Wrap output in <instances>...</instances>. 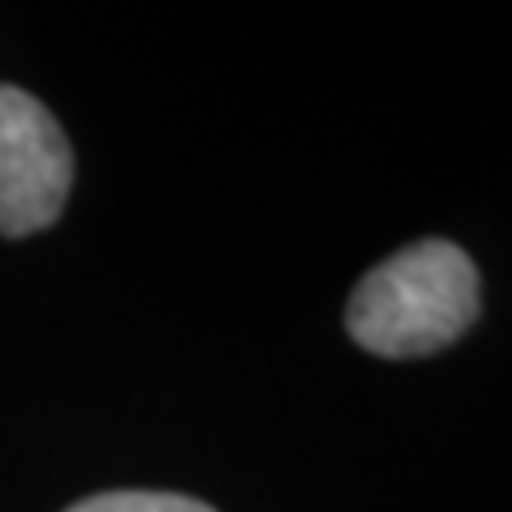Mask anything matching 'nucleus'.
I'll return each mask as SVG.
<instances>
[{
    "label": "nucleus",
    "instance_id": "nucleus-1",
    "mask_svg": "<svg viewBox=\"0 0 512 512\" xmlns=\"http://www.w3.org/2000/svg\"><path fill=\"white\" fill-rule=\"evenodd\" d=\"M478 316V269L448 239H419L363 274L346 329L380 359H423L453 346Z\"/></svg>",
    "mask_w": 512,
    "mask_h": 512
},
{
    "label": "nucleus",
    "instance_id": "nucleus-2",
    "mask_svg": "<svg viewBox=\"0 0 512 512\" xmlns=\"http://www.w3.org/2000/svg\"><path fill=\"white\" fill-rule=\"evenodd\" d=\"M73 188V150L39 99L0 86V235L22 239L60 218Z\"/></svg>",
    "mask_w": 512,
    "mask_h": 512
},
{
    "label": "nucleus",
    "instance_id": "nucleus-3",
    "mask_svg": "<svg viewBox=\"0 0 512 512\" xmlns=\"http://www.w3.org/2000/svg\"><path fill=\"white\" fill-rule=\"evenodd\" d=\"M64 512H214V508L175 491H103Z\"/></svg>",
    "mask_w": 512,
    "mask_h": 512
}]
</instances>
